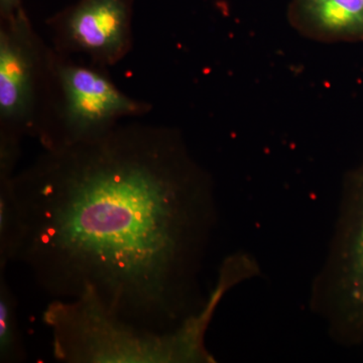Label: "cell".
<instances>
[{
  "label": "cell",
  "mask_w": 363,
  "mask_h": 363,
  "mask_svg": "<svg viewBox=\"0 0 363 363\" xmlns=\"http://www.w3.org/2000/svg\"><path fill=\"white\" fill-rule=\"evenodd\" d=\"M213 313L205 310L178 330L162 333L113 316L89 298H54L43 321L61 362L205 363L213 362L204 344Z\"/></svg>",
  "instance_id": "2"
},
{
  "label": "cell",
  "mask_w": 363,
  "mask_h": 363,
  "mask_svg": "<svg viewBox=\"0 0 363 363\" xmlns=\"http://www.w3.org/2000/svg\"><path fill=\"white\" fill-rule=\"evenodd\" d=\"M133 13V0H79L48 21L52 47L107 69L130 52Z\"/></svg>",
  "instance_id": "6"
},
{
  "label": "cell",
  "mask_w": 363,
  "mask_h": 363,
  "mask_svg": "<svg viewBox=\"0 0 363 363\" xmlns=\"http://www.w3.org/2000/svg\"><path fill=\"white\" fill-rule=\"evenodd\" d=\"M289 18L318 42H363V0H292Z\"/></svg>",
  "instance_id": "7"
},
{
  "label": "cell",
  "mask_w": 363,
  "mask_h": 363,
  "mask_svg": "<svg viewBox=\"0 0 363 363\" xmlns=\"http://www.w3.org/2000/svg\"><path fill=\"white\" fill-rule=\"evenodd\" d=\"M23 9L21 0H0V20L11 18Z\"/></svg>",
  "instance_id": "9"
},
{
  "label": "cell",
  "mask_w": 363,
  "mask_h": 363,
  "mask_svg": "<svg viewBox=\"0 0 363 363\" xmlns=\"http://www.w3.org/2000/svg\"><path fill=\"white\" fill-rule=\"evenodd\" d=\"M6 272H0V362H23L26 351L18 327V303Z\"/></svg>",
  "instance_id": "8"
},
{
  "label": "cell",
  "mask_w": 363,
  "mask_h": 363,
  "mask_svg": "<svg viewBox=\"0 0 363 363\" xmlns=\"http://www.w3.org/2000/svg\"><path fill=\"white\" fill-rule=\"evenodd\" d=\"M55 50L25 9L0 20V161L18 164L26 136L39 140L51 111Z\"/></svg>",
  "instance_id": "3"
},
{
  "label": "cell",
  "mask_w": 363,
  "mask_h": 363,
  "mask_svg": "<svg viewBox=\"0 0 363 363\" xmlns=\"http://www.w3.org/2000/svg\"><path fill=\"white\" fill-rule=\"evenodd\" d=\"M11 192L14 260L52 298H89L162 333L206 308L197 279L216 216L213 182L180 131L119 123L44 150L14 174Z\"/></svg>",
  "instance_id": "1"
},
{
  "label": "cell",
  "mask_w": 363,
  "mask_h": 363,
  "mask_svg": "<svg viewBox=\"0 0 363 363\" xmlns=\"http://www.w3.org/2000/svg\"><path fill=\"white\" fill-rule=\"evenodd\" d=\"M55 52L51 111L39 138L43 149H60L94 140L123 119L142 117L152 111L147 102L119 89L106 69Z\"/></svg>",
  "instance_id": "5"
},
{
  "label": "cell",
  "mask_w": 363,
  "mask_h": 363,
  "mask_svg": "<svg viewBox=\"0 0 363 363\" xmlns=\"http://www.w3.org/2000/svg\"><path fill=\"white\" fill-rule=\"evenodd\" d=\"M312 306L344 346L363 344V160L346 174L335 230Z\"/></svg>",
  "instance_id": "4"
}]
</instances>
